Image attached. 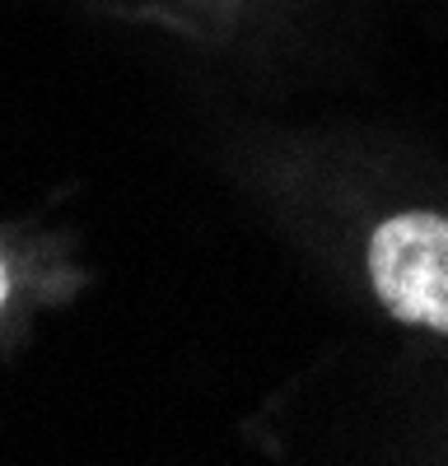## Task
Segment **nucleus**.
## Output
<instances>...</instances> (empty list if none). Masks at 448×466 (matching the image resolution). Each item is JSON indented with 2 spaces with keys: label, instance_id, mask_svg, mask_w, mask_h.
Here are the masks:
<instances>
[{
  "label": "nucleus",
  "instance_id": "f03ea898",
  "mask_svg": "<svg viewBox=\"0 0 448 466\" xmlns=\"http://www.w3.org/2000/svg\"><path fill=\"white\" fill-rule=\"evenodd\" d=\"M0 303H5V270H0Z\"/></svg>",
  "mask_w": 448,
  "mask_h": 466
},
{
  "label": "nucleus",
  "instance_id": "f257e3e1",
  "mask_svg": "<svg viewBox=\"0 0 448 466\" xmlns=\"http://www.w3.org/2000/svg\"><path fill=\"white\" fill-rule=\"evenodd\" d=\"M369 270L392 318L448 331V215L406 210L383 219L369 238Z\"/></svg>",
  "mask_w": 448,
  "mask_h": 466
}]
</instances>
